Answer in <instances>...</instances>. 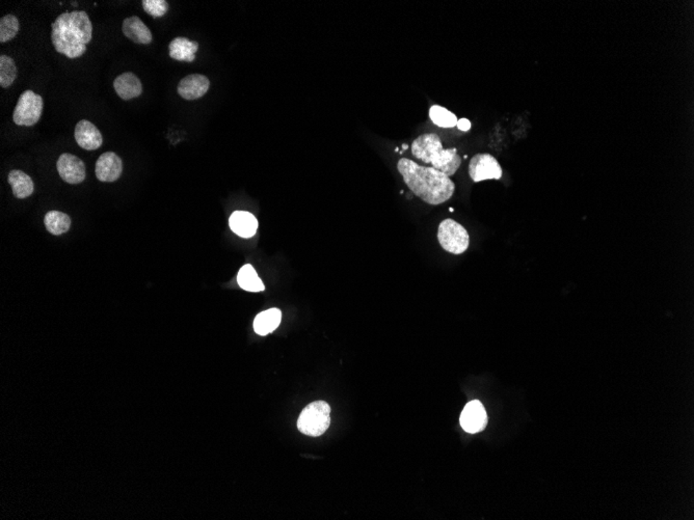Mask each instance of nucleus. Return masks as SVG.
Returning <instances> with one entry per match:
<instances>
[{
  "mask_svg": "<svg viewBox=\"0 0 694 520\" xmlns=\"http://www.w3.org/2000/svg\"><path fill=\"white\" fill-rule=\"evenodd\" d=\"M459 422L466 432L471 435L481 432L488 424V415L485 407L477 400L469 402L461 413Z\"/></svg>",
  "mask_w": 694,
  "mask_h": 520,
  "instance_id": "nucleus-9",
  "label": "nucleus"
},
{
  "mask_svg": "<svg viewBox=\"0 0 694 520\" xmlns=\"http://www.w3.org/2000/svg\"><path fill=\"white\" fill-rule=\"evenodd\" d=\"M237 282L240 287L245 291L261 292L264 291L265 285L261 282L257 272L252 265H245L240 270L237 276Z\"/></svg>",
  "mask_w": 694,
  "mask_h": 520,
  "instance_id": "nucleus-20",
  "label": "nucleus"
},
{
  "mask_svg": "<svg viewBox=\"0 0 694 520\" xmlns=\"http://www.w3.org/2000/svg\"><path fill=\"white\" fill-rule=\"evenodd\" d=\"M331 424V407L324 401H315L305 407L298 420L302 435L317 437L324 435Z\"/></svg>",
  "mask_w": 694,
  "mask_h": 520,
  "instance_id": "nucleus-4",
  "label": "nucleus"
},
{
  "mask_svg": "<svg viewBox=\"0 0 694 520\" xmlns=\"http://www.w3.org/2000/svg\"><path fill=\"white\" fill-rule=\"evenodd\" d=\"M95 170L101 182H114L123 172V161L116 153L106 152L99 157Z\"/></svg>",
  "mask_w": 694,
  "mask_h": 520,
  "instance_id": "nucleus-10",
  "label": "nucleus"
},
{
  "mask_svg": "<svg viewBox=\"0 0 694 520\" xmlns=\"http://www.w3.org/2000/svg\"><path fill=\"white\" fill-rule=\"evenodd\" d=\"M19 21L13 15H6L0 20V43L14 39L19 32Z\"/></svg>",
  "mask_w": 694,
  "mask_h": 520,
  "instance_id": "nucleus-23",
  "label": "nucleus"
},
{
  "mask_svg": "<svg viewBox=\"0 0 694 520\" xmlns=\"http://www.w3.org/2000/svg\"><path fill=\"white\" fill-rule=\"evenodd\" d=\"M430 117L435 125L441 128H453L457 126V116L442 106L434 105L430 107Z\"/></svg>",
  "mask_w": 694,
  "mask_h": 520,
  "instance_id": "nucleus-22",
  "label": "nucleus"
},
{
  "mask_svg": "<svg viewBox=\"0 0 694 520\" xmlns=\"http://www.w3.org/2000/svg\"><path fill=\"white\" fill-rule=\"evenodd\" d=\"M209 79L204 75L192 74L178 84V94L187 100H196L208 92Z\"/></svg>",
  "mask_w": 694,
  "mask_h": 520,
  "instance_id": "nucleus-12",
  "label": "nucleus"
},
{
  "mask_svg": "<svg viewBox=\"0 0 694 520\" xmlns=\"http://www.w3.org/2000/svg\"><path fill=\"white\" fill-rule=\"evenodd\" d=\"M75 139L79 147L87 151L98 150L102 146V134L98 128L88 119H81L75 127Z\"/></svg>",
  "mask_w": 694,
  "mask_h": 520,
  "instance_id": "nucleus-11",
  "label": "nucleus"
},
{
  "mask_svg": "<svg viewBox=\"0 0 694 520\" xmlns=\"http://www.w3.org/2000/svg\"><path fill=\"white\" fill-rule=\"evenodd\" d=\"M46 230L54 236L67 233L71 227L69 215L59 211H49L44 218Z\"/></svg>",
  "mask_w": 694,
  "mask_h": 520,
  "instance_id": "nucleus-19",
  "label": "nucleus"
},
{
  "mask_svg": "<svg viewBox=\"0 0 694 520\" xmlns=\"http://www.w3.org/2000/svg\"><path fill=\"white\" fill-rule=\"evenodd\" d=\"M57 167L61 178L69 184H79L87 176L85 162L69 153H64L59 156Z\"/></svg>",
  "mask_w": 694,
  "mask_h": 520,
  "instance_id": "nucleus-8",
  "label": "nucleus"
},
{
  "mask_svg": "<svg viewBox=\"0 0 694 520\" xmlns=\"http://www.w3.org/2000/svg\"><path fill=\"white\" fill-rule=\"evenodd\" d=\"M457 127L461 131L467 132L471 129V122L468 119H461L457 121Z\"/></svg>",
  "mask_w": 694,
  "mask_h": 520,
  "instance_id": "nucleus-25",
  "label": "nucleus"
},
{
  "mask_svg": "<svg viewBox=\"0 0 694 520\" xmlns=\"http://www.w3.org/2000/svg\"><path fill=\"white\" fill-rule=\"evenodd\" d=\"M122 30L127 39L139 45H148L153 40L151 30L136 16L126 18L122 25Z\"/></svg>",
  "mask_w": 694,
  "mask_h": 520,
  "instance_id": "nucleus-13",
  "label": "nucleus"
},
{
  "mask_svg": "<svg viewBox=\"0 0 694 520\" xmlns=\"http://www.w3.org/2000/svg\"><path fill=\"white\" fill-rule=\"evenodd\" d=\"M502 168L497 159L490 154H476L469 163V175L473 182L486 180H500Z\"/></svg>",
  "mask_w": 694,
  "mask_h": 520,
  "instance_id": "nucleus-7",
  "label": "nucleus"
},
{
  "mask_svg": "<svg viewBox=\"0 0 694 520\" xmlns=\"http://www.w3.org/2000/svg\"><path fill=\"white\" fill-rule=\"evenodd\" d=\"M44 102L40 95L28 90L22 93L13 114V121L18 126L32 127L41 119Z\"/></svg>",
  "mask_w": 694,
  "mask_h": 520,
  "instance_id": "nucleus-6",
  "label": "nucleus"
},
{
  "mask_svg": "<svg viewBox=\"0 0 694 520\" xmlns=\"http://www.w3.org/2000/svg\"><path fill=\"white\" fill-rule=\"evenodd\" d=\"M8 181L17 199H26L34 194L35 186L32 178L22 170H14L8 174Z\"/></svg>",
  "mask_w": 694,
  "mask_h": 520,
  "instance_id": "nucleus-17",
  "label": "nucleus"
},
{
  "mask_svg": "<svg viewBox=\"0 0 694 520\" xmlns=\"http://www.w3.org/2000/svg\"><path fill=\"white\" fill-rule=\"evenodd\" d=\"M397 170L411 191L430 205H441L454 194V182L434 167H421L410 159L401 158Z\"/></svg>",
  "mask_w": 694,
  "mask_h": 520,
  "instance_id": "nucleus-1",
  "label": "nucleus"
},
{
  "mask_svg": "<svg viewBox=\"0 0 694 520\" xmlns=\"http://www.w3.org/2000/svg\"><path fill=\"white\" fill-rule=\"evenodd\" d=\"M17 78V68L14 59L8 55L0 57V85L8 88Z\"/></svg>",
  "mask_w": 694,
  "mask_h": 520,
  "instance_id": "nucleus-21",
  "label": "nucleus"
},
{
  "mask_svg": "<svg viewBox=\"0 0 694 520\" xmlns=\"http://www.w3.org/2000/svg\"><path fill=\"white\" fill-rule=\"evenodd\" d=\"M229 223L232 231L242 238H251L257 232V219L249 212H234L230 218Z\"/></svg>",
  "mask_w": 694,
  "mask_h": 520,
  "instance_id": "nucleus-15",
  "label": "nucleus"
},
{
  "mask_svg": "<svg viewBox=\"0 0 694 520\" xmlns=\"http://www.w3.org/2000/svg\"><path fill=\"white\" fill-rule=\"evenodd\" d=\"M114 88L118 96L125 101L138 98L143 93L141 81L131 72L123 73L117 77L114 81Z\"/></svg>",
  "mask_w": 694,
  "mask_h": 520,
  "instance_id": "nucleus-14",
  "label": "nucleus"
},
{
  "mask_svg": "<svg viewBox=\"0 0 694 520\" xmlns=\"http://www.w3.org/2000/svg\"><path fill=\"white\" fill-rule=\"evenodd\" d=\"M141 4L145 12L154 18L165 16L169 10V4L165 0H143Z\"/></svg>",
  "mask_w": 694,
  "mask_h": 520,
  "instance_id": "nucleus-24",
  "label": "nucleus"
},
{
  "mask_svg": "<svg viewBox=\"0 0 694 520\" xmlns=\"http://www.w3.org/2000/svg\"><path fill=\"white\" fill-rule=\"evenodd\" d=\"M170 57L176 61L192 63L196 59V53L199 49L196 42L189 41L187 37H176L170 44Z\"/></svg>",
  "mask_w": 694,
  "mask_h": 520,
  "instance_id": "nucleus-16",
  "label": "nucleus"
},
{
  "mask_svg": "<svg viewBox=\"0 0 694 520\" xmlns=\"http://www.w3.org/2000/svg\"><path fill=\"white\" fill-rule=\"evenodd\" d=\"M282 320L280 309H271L262 312L254 321V329L260 336H266L277 329Z\"/></svg>",
  "mask_w": 694,
  "mask_h": 520,
  "instance_id": "nucleus-18",
  "label": "nucleus"
},
{
  "mask_svg": "<svg viewBox=\"0 0 694 520\" xmlns=\"http://www.w3.org/2000/svg\"><path fill=\"white\" fill-rule=\"evenodd\" d=\"M52 28V44L57 52L69 59L85 54L93 37V24L87 13L65 12L57 18Z\"/></svg>",
  "mask_w": 694,
  "mask_h": 520,
  "instance_id": "nucleus-2",
  "label": "nucleus"
},
{
  "mask_svg": "<svg viewBox=\"0 0 694 520\" xmlns=\"http://www.w3.org/2000/svg\"><path fill=\"white\" fill-rule=\"evenodd\" d=\"M437 240L444 251L452 254H461L470 245L467 230L452 218L444 219L437 228Z\"/></svg>",
  "mask_w": 694,
  "mask_h": 520,
  "instance_id": "nucleus-5",
  "label": "nucleus"
},
{
  "mask_svg": "<svg viewBox=\"0 0 694 520\" xmlns=\"http://www.w3.org/2000/svg\"><path fill=\"white\" fill-rule=\"evenodd\" d=\"M412 154L415 158L430 163L433 167L452 177L461 165V157L457 150H445L439 135L426 134L420 135L412 143Z\"/></svg>",
  "mask_w": 694,
  "mask_h": 520,
  "instance_id": "nucleus-3",
  "label": "nucleus"
}]
</instances>
